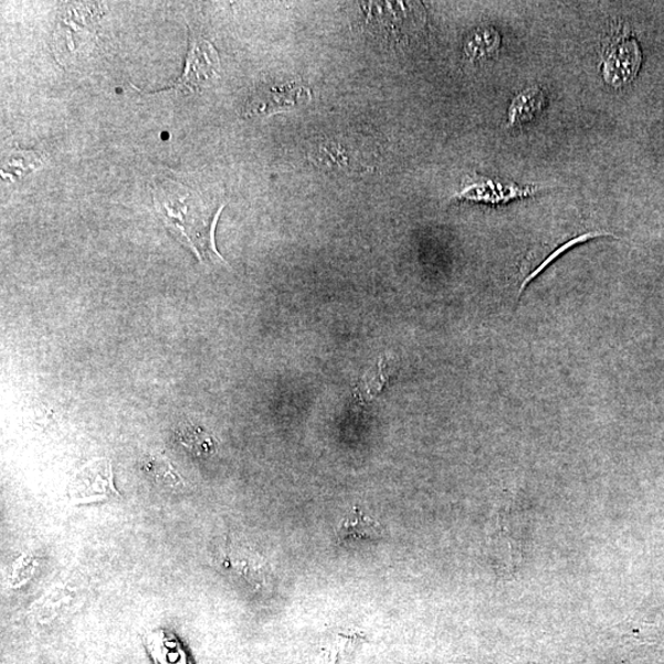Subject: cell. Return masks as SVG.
I'll list each match as a JSON object with an SVG mask.
<instances>
[{"label":"cell","mask_w":664,"mask_h":664,"mask_svg":"<svg viewBox=\"0 0 664 664\" xmlns=\"http://www.w3.org/2000/svg\"><path fill=\"white\" fill-rule=\"evenodd\" d=\"M155 203L161 220L201 261H224L214 245V228L224 205L217 210L207 209L192 190L171 181L156 185Z\"/></svg>","instance_id":"obj_1"},{"label":"cell","mask_w":664,"mask_h":664,"mask_svg":"<svg viewBox=\"0 0 664 664\" xmlns=\"http://www.w3.org/2000/svg\"><path fill=\"white\" fill-rule=\"evenodd\" d=\"M310 92L296 84L270 85L260 88L246 104L245 113L249 116L268 115L281 110H288L294 106L308 102Z\"/></svg>","instance_id":"obj_5"},{"label":"cell","mask_w":664,"mask_h":664,"mask_svg":"<svg viewBox=\"0 0 664 664\" xmlns=\"http://www.w3.org/2000/svg\"><path fill=\"white\" fill-rule=\"evenodd\" d=\"M497 36L492 30L478 31L466 45V52L474 57L487 56V53L493 52L497 45Z\"/></svg>","instance_id":"obj_10"},{"label":"cell","mask_w":664,"mask_h":664,"mask_svg":"<svg viewBox=\"0 0 664 664\" xmlns=\"http://www.w3.org/2000/svg\"><path fill=\"white\" fill-rule=\"evenodd\" d=\"M542 94L540 92H526L517 97L512 108L509 118L512 123L528 122L541 110Z\"/></svg>","instance_id":"obj_7"},{"label":"cell","mask_w":664,"mask_h":664,"mask_svg":"<svg viewBox=\"0 0 664 664\" xmlns=\"http://www.w3.org/2000/svg\"><path fill=\"white\" fill-rule=\"evenodd\" d=\"M386 529L372 517L365 514L361 508H354V515L346 517L342 520L339 529H337V542L344 546H352L357 542H371L383 539Z\"/></svg>","instance_id":"obj_6"},{"label":"cell","mask_w":664,"mask_h":664,"mask_svg":"<svg viewBox=\"0 0 664 664\" xmlns=\"http://www.w3.org/2000/svg\"><path fill=\"white\" fill-rule=\"evenodd\" d=\"M603 235H608V234L588 233V234H584L581 236H577V238L572 239V241L563 244L560 249L555 250V252L546 261H544V263L538 268L533 271L531 274L525 280L524 285H521V287L519 289V297H520V294L524 293L525 288L529 285L530 281L535 280L538 275H540L542 270L547 268L552 263V261L557 260L563 253L568 252V250L573 247L575 245L584 243L588 241V239H593V238L603 236Z\"/></svg>","instance_id":"obj_9"},{"label":"cell","mask_w":664,"mask_h":664,"mask_svg":"<svg viewBox=\"0 0 664 664\" xmlns=\"http://www.w3.org/2000/svg\"><path fill=\"white\" fill-rule=\"evenodd\" d=\"M151 475H155L157 481H162V484L177 487L181 486V477L173 471V467L165 459H154L148 463Z\"/></svg>","instance_id":"obj_11"},{"label":"cell","mask_w":664,"mask_h":664,"mask_svg":"<svg viewBox=\"0 0 664 664\" xmlns=\"http://www.w3.org/2000/svg\"><path fill=\"white\" fill-rule=\"evenodd\" d=\"M641 51L634 39L619 38L608 49L603 63L605 81L622 86L633 81L640 70Z\"/></svg>","instance_id":"obj_4"},{"label":"cell","mask_w":664,"mask_h":664,"mask_svg":"<svg viewBox=\"0 0 664 664\" xmlns=\"http://www.w3.org/2000/svg\"><path fill=\"white\" fill-rule=\"evenodd\" d=\"M220 57L212 43L193 36L191 32L187 65L181 77L170 88L183 93L200 91L204 83L217 77L220 73Z\"/></svg>","instance_id":"obj_2"},{"label":"cell","mask_w":664,"mask_h":664,"mask_svg":"<svg viewBox=\"0 0 664 664\" xmlns=\"http://www.w3.org/2000/svg\"><path fill=\"white\" fill-rule=\"evenodd\" d=\"M149 651L158 664H189L177 641L162 639L160 644L150 639Z\"/></svg>","instance_id":"obj_8"},{"label":"cell","mask_w":664,"mask_h":664,"mask_svg":"<svg viewBox=\"0 0 664 664\" xmlns=\"http://www.w3.org/2000/svg\"><path fill=\"white\" fill-rule=\"evenodd\" d=\"M116 494L112 463L95 460L75 474L70 486L74 503H93Z\"/></svg>","instance_id":"obj_3"}]
</instances>
